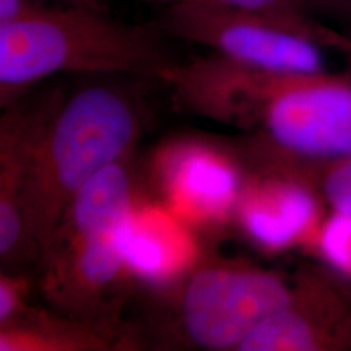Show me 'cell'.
<instances>
[{"mask_svg": "<svg viewBox=\"0 0 351 351\" xmlns=\"http://www.w3.org/2000/svg\"><path fill=\"white\" fill-rule=\"evenodd\" d=\"M127 215L116 205L75 195L41 256L44 298L65 314L119 319L117 293L130 274L121 232Z\"/></svg>", "mask_w": 351, "mask_h": 351, "instance_id": "obj_4", "label": "cell"}, {"mask_svg": "<svg viewBox=\"0 0 351 351\" xmlns=\"http://www.w3.org/2000/svg\"><path fill=\"white\" fill-rule=\"evenodd\" d=\"M29 282L19 271L2 270L0 275V326L12 322L16 315H20L28 307Z\"/></svg>", "mask_w": 351, "mask_h": 351, "instance_id": "obj_15", "label": "cell"}, {"mask_svg": "<svg viewBox=\"0 0 351 351\" xmlns=\"http://www.w3.org/2000/svg\"><path fill=\"white\" fill-rule=\"evenodd\" d=\"M160 25H129L109 10L41 2L0 25V103L10 106L54 73H132L160 80L176 60Z\"/></svg>", "mask_w": 351, "mask_h": 351, "instance_id": "obj_1", "label": "cell"}, {"mask_svg": "<svg viewBox=\"0 0 351 351\" xmlns=\"http://www.w3.org/2000/svg\"><path fill=\"white\" fill-rule=\"evenodd\" d=\"M41 2L69 3V5H85L91 8H98V10H109L106 0H41Z\"/></svg>", "mask_w": 351, "mask_h": 351, "instance_id": "obj_17", "label": "cell"}, {"mask_svg": "<svg viewBox=\"0 0 351 351\" xmlns=\"http://www.w3.org/2000/svg\"><path fill=\"white\" fill-rule=\"evenodd\" d=\"M313 241L328 267L351 282V215L332 212Z\"/></svg>", "mask_w": 351, "mask_h": 351, "instance_id": "obj_13", "label": "cell"}, {"mask_svg": "<svg viewBox=\"0 0 351 351\" xmlns=\"http://www.w3.org/2000/svg\"><path fill=\"white\" fill-rule=\"evenodd\" d=\"M158 5H174V3H192V5L232 8L265 13V15L282 16L289 20H314L311 10L314 5L311 0H147Z\"/></svg>", "mask_w": 351, "mask_h": 351, "instance_id": "obj_14", "label": "cell"}, {"mask_svg": "<svg viewBox=\"0 0 351 351\" xmlns=\"http://www.w3.org/2000/svg\"><path fill=\"white\" fill-rule=\"evenodd\" d=\"M122 252L130 274L140 280L161 283L181 274L189 262V241L176 234L173 223L148 210L132 213L121 232Z\"/></svg>", "mask_w": 351, "mask_h": 351, "instance_id": "obj_11", "label": "cell"}, {"mask_svg": "<svg viewBox=\"0 0 351 351\" xmlns=\"http://www.w3.org/2000/svg\"><path fill=\"white\" fill-rule=\"evenodd\" d=\"M140 119L124 91L93 85L64 99L44 135L23 199L33 257H41L88 179L134 153Z\"/></svg>", "mask_w": 351, "mask_h": 351, "instance_id": "obj_2", "label": "cell"}, {"mask_svg": "<svg viewBox=\"0 0 351 351\" xmlns=\"http://www.w3.org/2000/svg\"><path fill=\"white\" fill-rule=\"evenodd\" d=\"M182 280L176 306L181 335L208 351H238L293 293V278L243 263H200Z\"/></svg>", "mask_w": 351, "mask_h": 351, "instance_id": "obj_5", "label": "cell"}, {"mask_svg": "<svg viewBox=\"0 0 351 351\" xmlns=\"http://www.w3.org/2000/svg\"><path fill=\"white\" fill-rule=\"evenodd\" d=\"M238 351H351V282L332 269H301L288 304Z\"/></svg>", "mask_w": 351, "mask_h": 351, "instance_id": "obj_6", "label": "cell"}, {"mask_svg": "<svg viewBox=\"0 0 351 351\" xmlns=\"http://www.w3.org/2000/svg\"><path fill=\"white\" fill-rule=\"evenodd\" d=\"M161 29L202 44L236 64L288 75H320L335 51L351 65V39L315 20H289L265 13L192 3L163 7Z\"/></svg>", "mask_w": 351, "mask_h": 351, "instance_id": "obj_3", "label": "cell"}, {"mask_svg": "<svg viewBox=\"0 0 351 351\" xmlns=\"http://www.w3.org/2000/svg\"><path fill=\"white\" fill-rule=\"evenodd\" d=\"M293 168L314 184L332 212L351 215V160L324 165L293 163Z\"/></svg>", "mask_w": 351, "mask_h": 351, "instance_id": "obj_12", "label": "cell"}, {"mask_svg": "<svg viewBox=\"0 0 351 351\" xmlns=\"http://www.w3.org/2000/svg\"><path fill=\"white\" fill-rule=\"evenodd\" d=\"M322 197L314 184L288 165L271 163L243 184L232 215L252 243L285 251L313 241L319 231Z\"/></svg>", "mask_w": 351, "mask_h": 351, "instance_id": "obj_8", "label": "cell"}, {"mask_svg": "<svg viewBox=\"0 0 351 351\" xmlns=\"http://www.w3.org/2000/svg\"><path fill=\"white\" fill-rule=\"evenodd\" d=\"M314 8L322 7L328 8V10L345 13V15H351V0H311Z\"/></svg>", "mask_w": 351, "mask_h": 351, "instance_id": "obj_16", "label": "cell"}, {"mask_svg": "<svg viewBox=\"0 0 351 351\" xmlns=\"http://www.w3.org/2000/svg\"><path fill=\"white\" fill-rule=\"evenodd\" d=\"M121 319H85L26 309L0 326V351H117L138 348Z\"/></svg>", "mask_w": 351, "mask_h": 351, "instance_id": "obj_10", "label": "cell"}, {"mask_svg": "<svg viewBox=\"0 0 351 351\" xmlns=\"http://www.w3.org/2000/svg\"><path fill=\"white\" fill-rule=\"evenodd\" d=\"M155 169L171 204L197 221H218L232 215L244 184L230 158L199 142L165 148Z\"/></svg>", "mask_w": 351, "mask_h": 351, "instance_id": "obj_9", "label": "cell"}, {"mask_svg": "<svg viewBox=\"0 0 351 351\" xmlns=\"http://www.w3.org/2000/svg\"><path fill=\"white\" fill-rule=\"evenodd\" d=\"M60 90L16 99L0 119V262L3 270L33 257L25 225L23 199L39 145L62 104Z\"/></svg>", "mask_w": 351, "mask_h": 351, "instance_id": "obj_7", "label": "cell"}]
</instances>
